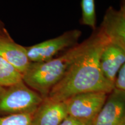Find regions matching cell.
I'll use <instances>...</instances> for the list:
<instances>
[{
    "mask_svg": "<svg viewBox=\"0 0 125 125\" xmlns=\"http://www.w3.org/2000/svg\"><path fill=\"white\" fill-rule=\"evenodd\" d=\"M93 36L88 48L53 87L48 97L64 101L78 94L91 92L109 93L115 88L103 75L100 65L101 52L108 40L100 29Z\"/></svg>",
    "mask_w": 125,
    "mask_h": 125,
    "instance_id": "obj_1",
    "label": "cell"
},
{
    "mask_svg": "<svg viewBox=\"0 0 125 125\" xmlns=\"http://www.w3.org/2000/svg\"><path fill=\"white\" fill-rule=\"evenodd\" d=\"M93 34L82 42L70 48L59 57L43 62H31L23 74V81L43 98L64 77L74 62L88 48Z\"/></svg>",
    "mask_w": 125,
    "mask_h": 125,
    "instance_id": "obj_2",
    "label": "cell"
},
{
    "mask_svg": "<svg viewBox=\"0 0 125 125\" xmlns=\"http://www.w3.org/2000/svg\"><path fill=\"white\" fill-rule=\"evenodd\" d=\"M43 100L23 81L0 86V116L34 113Z\"/></svg>",
    "mask_w": 125,
    "mask_h": 125,
    "instance_id": "obj_3",
    "label": "cell"
},
{
    "mask_svg": "<svg viewBox=\"0 0 125 125\" xmlns=\"http://www.w3.org/2000/svg\"><path fill=\"white\" fill-rule=\"evenodd\" d=\"M81 34L82 32L79 30H72L65 31L56 38L26 47L28 58L31 62L51 60L62 51L69 49L77 45Z\"/></svg>",
    "mask_w": 125,
    "mask_h": 125,
    "instance_id": "obj_4",
    "label": "cell"
},
{
    "mask_svg": "<svg viewBox=\"0 0 125 125\" xmlns=\"http://www.w3.org/2000/svg\"><path fill=\"white\" fill-rule=\"evenodd\" d=\"M103 92H86L75 95L65 101L68 116L86 121H94L107 94Z\"/></svg>",
    "mask_w": 125,
    "mask_h": 125,
    "instance_id": "obj_5",
    "label": "cell"
},
{
    "mask_svg": "<svg viewBox=\"0 0 125 125\" xmlns=\"http://www.w3.org/2000/svg\"><path fill=\"white\" fill-rule=\"evenodd\" d=\"M94 125H125V91L114 88L107 94Z\"/></svg>",
    "mask_w": 125,
    "mask_h": 125,
    "instance_id": "obj_6",
    "label": "cell"
},
{
    "mask_svg": "<svg viewBox=\"0 0 125 125\" xmlns=\"http://www.w3.org/2000/svg\"><path fill=\"white\" fill-rule=\"evenodd\" d=\"M125 62V48L108 41L101 52L100 65L103 75L114 86L117 75Z\"/></svg>",
    "mask_w": 125,
    "mask_h": 125,
    "instance_id": "obj_7",
    "label": "cell"
},
{
    "mask_svg": "<svg viewBox=\"0 0 125 125\" xmlns=\"http://www.w3.org/2000/svg\"><path fill=\"white\" fill-rule=\"evenodd\" d=\"M68 116L65 101L47 97L34 112L32 125H59Z\"/></svg>",
    "mask_w": 125,
    "mask_h": 125,
    "instance_id": "obj_8",
    "label": "cell"
},
{
    "mask_svg": "<svg viewBox=\"0 0 125 125\" xmlns=\"http://www.w3.org/2000/svg\"><path fill=\"white\" fill-rule=\"evenodd\" d=\"M109 41L125 49V10L109 7L103 18L100 29Z\"/></svg>",
    "mask_w": 125,
    "mask_h": 125,
    "instance_id": "obj_9",
    "label": "cell"
},
{
    "mask_svg": "<svg viewBox=\"0 0 125 125\" xmlns=\"http://www.w3.org/2000/svg\"><path fill=\"white\" fill-rule=\"evenodd\" d=\"M0 57L22 74L27 71L31 62L27 57L26 47L16 43L4 31L0 32Z\"/></svg>",
    "mask_w": 125,
    "mask_h": 125,
    "instance_id": "obj_10",
    "label": "cell"
},
{
    "mask_svg": "<svg viewBox=\"0 0 125 125\" xmlns=\"http://www.w3.org/2000/svg\"><path fill=\"white\" fill-rule=\"evenodd\" d=\"M23 81V74L0 57V86H8Z\"/></svg>",
    "mask_w": 125,
    "mask_h": 125,
    "instance_id": "obj_11",
    "label": "cell"
},
{
    "mask_svg": "<svg viewBox=\"0 0 125 125\" xmlns=\"http://www.w3.org/2000/svg\"><path fill=\"white\" fill-rule=\"evenodd\" d=\"M81 6L82 9L81 23L95 30L96 23L95 1L94 0H82Z\"/></svg>",
    "mask_w": 125,
    "mask_h": 125,
    "instance_id": "obj_12",
    "label": "cell"
},
{
    "mask_svg": "<svg viewBox=\"0 0 125 125\" xmlns=\"http://www.w3.org/2000/svg\"><path fill=\"white\" fill-rule=\"evenodd\" d=\"M32 114L0 116V125H32Z\"/></svg>",
    "mask_w": 125,
    "mask_h": 125,
    "instance_id": "obj_13",
    "label": "cell"
},
{
    "mask_svg": "<svg viewBox=\"0 0 125 125\" xmlns=\"http://www.w3.org/2000/svg\"><path fill=\"white\" fill-rule=\"evenodd\" d=\"M114 87L118 89L125 91V62L121 68L117 75Z\"/></svg>",
    "mask_w": 125,
    "mask_h": 125,
    "instance_id": "obj_14",
    "label": "cell"
},
{
    "mask_svg": "<svg viewBox=\"0 0 125 125\" xmlns=\"http://www.w3.org/2000/svg\"><path fill=\"white\" fill-rule=\"evenodd\" d=\"M59 125H94L93 121H86L68 116Z\"/></svg>",
    "mask_w": 125,
    "mask_h": 125,
    "instance_id": "obj_15",
    "label": "cell"
},
{
    "mask_svg": "<svg viewBox=\"0 0 125 125\" xmlns=\"http://www.w3.org/2000/svg\"><path fill=\"white\" fill-rule=\"evenodd\" d=\"M121 8L123 9V10H125V1H122Z\"/></svg>",
    "mask_w": 125,
    "mask_h": 125,
    "instance_id": "obj_16",
    "label": "cell"
},
{
    "mask_svg": "<svg viewBox=\"0 0 125 125\" xmlns=\"http://www.w3.org/2000/svg\"><path fill=\"white\" fill-rule=\"evenodd\" d=\"M2 32V31H1V30H0V32Z\"/></svg>",
    "mask_w": 125,
    "mask_h": 125,
    "instance_id": "obj_17",
    "label": "cell"
}]
</instances>
